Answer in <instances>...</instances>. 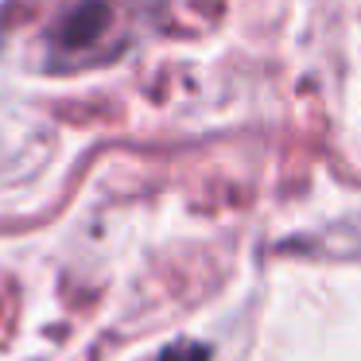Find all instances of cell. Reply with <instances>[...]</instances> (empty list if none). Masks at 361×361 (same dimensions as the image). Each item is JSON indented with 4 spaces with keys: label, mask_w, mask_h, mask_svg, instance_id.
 Wrapping results in <instances>:
<instances>
[{
    "label": "cell",
    "mask_w": 361,
    "mask_h": 361,
    "mask_svg": "<svg viewBox=\"0 0 361 361\" xmlns=\"http://www.w3.org/2000/svg\"><path fill=\"white\" fill-rule=\"evenodd\" d=\"M164 361H206V350L195 353V345H175V350L164 353Z\"/></svg>",
    "instance_id": "cell-2"
},
{
    "label": "cell",
    "mask_w": 361,
    "mask_h": 361,
    "mask_svg": "<svg viewBox=\"0 0 361 361\" xmlns=\"http://www.w3.org/2000/svg\"><path fill=\"white\" fill-rule=\"evenodd\" d=\"M105 20H109L105 16V4H97V0L74 8L71 16H66V24H63V47H86V43L105 27Z\"/></svg>",
    "instance_id": "cell-1"
}]
</instances>
